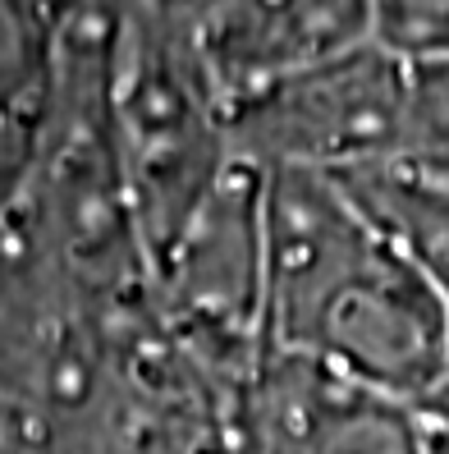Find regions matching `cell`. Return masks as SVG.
Masks as SVG:
<instances>
[{"label":"cell","mask_w":449,"mask_h":454,"mask_svg":"<svg viewBox=\"0 0 449 454\" xmlns=\"http://www.w3.org/2000/svg\"><path fill=\"white\" fill-rule=\"evenodd\" d=\"M257 175L261 344L431 409L445 377V303L427 266L339 179Z\"/></svg>","instance_id":"cell-1"},{"label":"cell","mask_w":449,"mask_h":454,"mask_svg":"<svg viewBox=\"0 0 449 454\" xmlns=\"http://www.w3.org/2000/svg\"><path fill=\"white\" fill-rule=\"evenodd\" d=\"M404 74L390 46L358 42L229 101L225 129L252 170H385L399 152Z\"/></svg>","instance_id":"cell-2"},{"label":"cell","mask_w":449,"mask_h":454,"mask_svg":"<svg viewBox=\"0 0 449 454\" xmlns=\"http://www.w3.org/2000/svg\"><path fill=\"white\" fill-rule=\"evenodd\" d=\"M431 432L427 409L275 344L239 395V454H431Z\"/></svg>","instance_id":"cell-3"},{"label":"cell","mask_w":449,"mask_h":454,"mask_svg":"<svg viewBox=\"0 0 449 454\" xmlns=\"http://www.w3.org/2000/svg\"><path fill=\"white\" fill-rule=\"evenodd\" d=\"M372 37V0H197L193 46L221 101Z\"/></svg>","instance_id":"cell-4"},{"label":"cell","mask_w":449,"mask_h":454,"mask_svg":"<svg viewBox=\"0 0 449 454\" xmlns=\"http://www.w3.org/2000/svg\"><path fill=\"white\" fill-rule=\"evenodd\" d=\"M339 184L427 266V276L440 289V303H445V377H440V390H436L427 413H431V422L449 427V189L427 184L417 175H404V170H362V175H344Z\"/></svg>","instance_id":"cell-5"},{"label":"cell","mask_w":449,"mask_h":454,"mask_svg":"<svg viewBox=\"0 0 449 454\" xmlns=\"http://www.w3.org/2000/svg\"><path fill=\"white\" fill-rule=\"evenodd\" d=\"M404 120H399V152L394 166L427 184L449 189V56L404 60Z\"/></svg>","instance_id":"cell-6"},{"label":"cell","mask_w":449,"mask_h":454,"mask_svg":"<svg viewBox=\"0 0 449 454\" xmlns=\"http://www.w3.org/2000/svg\"><path fill=\"white\" fill-rule=\"evenodd\" d=\"M431 454H449V427H440V422L431 432Z\"/></svg>","instance_id":"cell-7"}]
</instances>
